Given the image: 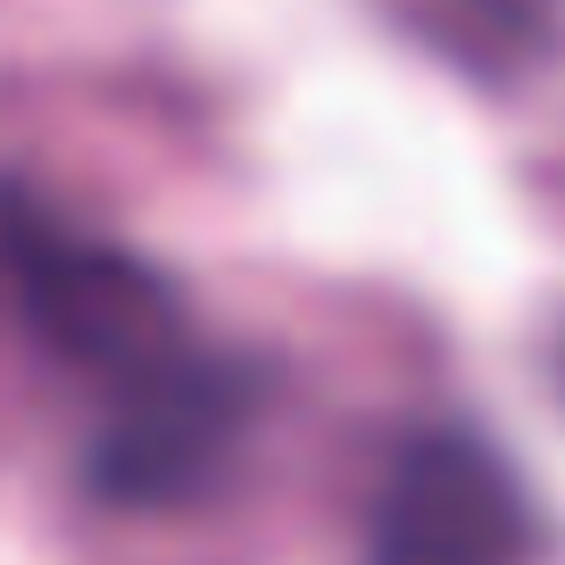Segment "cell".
<instances>
[{
	"label": "cell",
	"instance_id": "obj_1",
	"mask_svg": "<svg viewBox=\"0 0 565 565\" xmlns=\"http://www.w3.org/2000/svg\"><path fill=\"white\" fill-rule=\"evenodd\" d=\"M0 291L58 366L100 383V499L167 508L225 466L242 433V383L192 341L183 300L134 249L67 225L25 192H0Z\"/></svg>",
	"mask_w": 565,
	"mask_h": 565
},
{
	"label": "cell",
	"instance_id": "obj_2",
	"mask_svg": "<svg viewBox=\"0 0 565 565\" xmlns=\"http://www.w3.org/2000/svg\"><path fill=\"white\" fill-rule=\"evenodd\" d=\"M524 499L508 466L466 433H424L399 449L374 508V565H515Z\"/></svg>",
	"mask_w": 565,
	"mask_h": 565
},
{
	"label": "cell",
	"instance_id": "obj_3",
	"mask_svg": "<svg viewBox=\"0 0 565 565\" xmlns=\"http://www.w3.org/2000/svg\"><path fill=\"white\" fill-rule=\"evenodd\" d=\"M557 383H565V341H557Z\"/></svg>",
	"mask_w": 565,
	"mask_h": 565
}]
</instances>
